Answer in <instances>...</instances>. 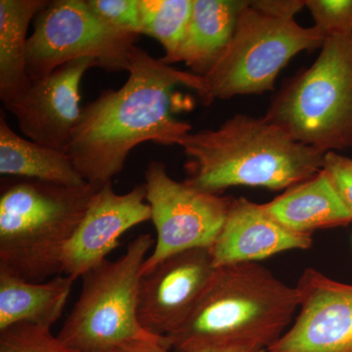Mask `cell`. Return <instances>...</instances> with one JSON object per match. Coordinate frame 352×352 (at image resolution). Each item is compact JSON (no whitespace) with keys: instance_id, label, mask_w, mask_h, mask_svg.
I'll list each match as a JSON object with an SVG mask.
<instances>
[{"instance_id":"19","label":"cell","mask_w":352,"mask_h":352,"mask_svg":"<svg viewBox=\"0 0 352 352\" xmlns=\"http://www.w3.org/2000/svg\"><path fill=\"white\" fill-rule=\"evenodd\" d=\"M46 0H0V99L4 107L31 87L27 72L28 30Z\"/></svg>"},{"instance_id":"5","label":"cell","mask_w":352,"mask_h":352,"mask_svg":"<svg viewBox=\"0 0 352 352\" xmlns=\"http://www.w3.org/2000/svg\"><path fill=\"white\" fill-rule=\"evenodd\" d=\"M324 154L352 147V34L326 38L311 66L285 83L264 116Z\"/></svg>"},{"instance_id":"14","label":"cell","mask_w":352,"mask_h":352,"mask_svg":"<svg viewBox=\"0 0 352 352\" xmlns=\"http://www.w3.org/2000/svg\"><path fill=\"white\" fill-rule=\"evenodd\" d=\"M311 234L294 233L264 212L263 205L232 199L224 226L210 248L215 267L256 263L291 250L312 247Z\"/></svg>"},{"instance_id":"7","label":"cell","mask_w":352,"mask_h":352,"mask_svg":"<svg viewBox=\"0 0 352 352\" xmlns=\"http://www.w3.org/2000/svg\"><path fill=\"white\" fill-rule=\"evenodd\" d=\"M141 234L115 261H104L82 275V288L58 339L78 352H113L146 333L138 317L143 263L154 245Z\"/></svg>"},{"instance_id":"6","label":"cell","mask_w":352,"mask_h":352,"mask_svg":"<svg viewBox=\"0 0 352 352\" xmlns=\"http://www.w3.org/2000/svg\"><path fill=\"white\" fill-rule=\"evenodd\" d=\"M325 36L295 18L276 15L258 0L245 2L226 51L203 76L199 97L204 105L241 95L274 90L280 72L298 53L321 48Z\"/></svg>"},{"instance_id":"2","label":"cell","mask_w":352,"mask_h":352,"mask_svg":"<svg viewBox=\"0 0 352 352\" xmlns=\"http://www.w3.org/2000/svg\"><path fill=\"white\" fill-rule=\"evenodd\" d=\"M298 307L296 287L261 264L222 266L188 319L163 340L173 352H261L288 330Z\"/></svg>"},{"instance_id":"21","label":"cell","mask_w":352,"mask_h":352,"mask_svg":"<svg viewBox=\"0 0 352 352\" xmlns=\"http://www.w3.org/2000/svg\"><path fill=\"white\" fill-rule=\"evenodd\" d=\"M0 352H78L64 344L51 329L18 324L0 332Z\"/></svg>"},{"instance_id":"25","label":"cell","mask_w":352,"mask_h":352,"mask_svg":"<svg viewBox=\"0 0 352 352\" xmlns=\"http://www.w3.org/2000/svg\"><path fill=\"white\" fill-rule=\"evenodd\" d=\"M113 352H170V349L164 344L163 338L146 333L143 337L124 342Z\"/></svg>"},{"instance_id":"16","label":"cell","mask_w":352,"mask_h":352,"mask_svg":"<svg viewBox=\"0 0 352 352\" xmlns=\"http://www.w3.org/2000/svg\"><path fill=\"white\" fill-rule=\"evenodd\" d=\"M247 0H194L188 27L168 65L183 62L201 78L226 51Z\"/></svg>"},{"instance_id":"9","label":"cell","mask_w":352,"mask_h":352,"mask_svg":"<svg viewBox=\"0 0 352 352\" xmlns=\"http://www.w3.org/2000/svg\"><path fill=\"white\" fill-rule=\"evenodd\" d=\"M145 186L157 241L151 256L143 263L142 276L175 254L214 245L232 199L176 182L161 161L148 164Z\"/></svg>"},{"instance_id":"1","label":"cell","mask_w":352,"mask_h":352,"mask_svg":"<svg viewBox=\"0 0 352 352\" xmlns=\"http://www.w3.org/2000/svg\"><path fill=\"white\" fill-rule=\"evenodd\" d=\"M129 60L126 83L105 90L82 109L65 149L83 179L96 186L112 183L141 143L182 146L192 126L173 113L176 88L198 95L204 88L201 76L164 64L138 46Z\"/></svg>"},{"instance_id":"17","label":"cell","mask_w":352,"mask_h":352,"mask_svg":"<svg viewBox=\"0 0 352 352\" xmlns=\"http://www.w3.org/2000/svg\"><path fill=\"white\" fill-rule=\"evenodd\" d=\"M76 280L66 275L34 283L0 266V332L18 324L51 329L61 318Z\"/></svg>"},{"instance_id":"18","label":"cell","mask_w":352,"mask_h":352,"mask_svg":"<svg viewBox=\"0 0 352 352\" xmlns=\"http://www.w3.org/2000/svg\"><path fill=\"white\" fill-rule=\"evenodd\" d=\"M0 175L71 187L87 184L66 152L18 135L9 126L3 110L0 111Z\"/></svg>"},{"instance_id":"13","label":"cell","mask_w":352,"mask_h":352,"mask_svg":"<svg viewBox=\"0 0 352 352\" xmlns=\"http://www.w3.org/2000/svg\"><path fill=\"white\" fill-rule=\"evenodd\" d=\"M151 220L146 186L135 185L126 194L116 193L112 183L97 190L85 217L62 254V272L78 279L106 261L119 245L122 234Z\"/></svg>"},{"instance_id":"23","label":"cell","mask_w":352,"mask_h":352,"mask_svg":"<svg viewBox=\"0 0 352 352\" xmlns=\"http://www.w3.org/2000/svg\"><path fill=\"white\" fill-rule=\"evenodd\" d=\"M92 11L109 27L140 36L138 0H85Z\"/></svg>"},{"instance_id":"26","label":"cell","mask_w":352,"mask_h":352,"mask_svg":"<svg viewBox=\"0 0 352 352\" xmlns=\"http://www.w3.org/2000/svg\"><path fill=\"white\" fill-rule=\"evenodd\" d=\"M219 352H249V351H219Z\"/></svg>"},{"instance_id":"27","label":"cell","mask_w":352,"mask_h":352,"mask_svg":"<svg viewBox=\"0 0 352 352\" xmlns=\"http://www.w3.org/2000/svg\"><path fill=\"white\" fill-rule=\"evenodd\" d=\"M261 352H266V351H261Z\"/></svg>"},{"instance_id":"10","label":"cell","mask_w":352,"mask_h":352,"mask_svg":"<svg viewBox=\"0 0 352 352\" xmlns=\"http://www.w3.org/2000/svg\"><path fill=\"white\" fill-rule=\"evenodd\" d=\"M296 289L295 321L266 352H352V284L307 268Z\"/></svg>"},{"instance_id":"15","label":"cell","mask_w":352,"mask_h":352,"mask_svg":"<svg viewBox=\"0 0 352 352\" xmlns=\"http://www.w3.org/2000/svg\"><path fill=\"white\" fill-rule=\"evenodd\" d=\"M263 208L271 219L294 233L346 226L352 214L322 168L307 182L287 190Z\"/></svg>"},{"instance_id":"11","label":"cell","mask_w":352,"mask_h":352,"mask_svg":"<svg viewBox=\"0 0 352 352\" xmlns=\"http://www.w3.org/2000/svg\"><path fill=\"white\" fill-rule=\"evenodd\" d=\"M208 248L170 256L141 278L138 317L145 332L164 338L188 319L214 276Z\"/></svg>"},{"instance_id":"3","label":"cell","mask_w":352,"mask_h":352,"mask_svg":"<svg viewBox=\"0 0 352 352\" xmlns=\"http://www.w3.org/2000/svg\"><path fill=\"white\" fill-rule=\"evenodd\" d=\"M185 182L219 195L235 186L289 189L323 168L325 154L300 144L265 118L237 113L217 129L183 140Z\"/></svg>"},{"instance_id":"22","label":"cell","mask_w":352,"mask_h":352,"mask_svg":"<svg viewBox=\"0 0 352 352\" xmlns=\"http://www.w3.org/2000/svg\"><path fill=\"white\" fill-rule=\"evenodd\" d=\"M305 7L325 38L352 34V0H305Z\"/></svg>"},{"instance_id":"24","label":"cell","mask_w":352,"mask_h":352,"mask_svg":"<svg viewBox=\"0 0 352 352\" xmlns=\"http://www.w3.org/2000/svg\"><path fill=\"white\" fill-rule=\"evenodd\" d=\"M323 168L333 187L352 214V159L337 152H328L324 156Z\"/></svg>"},{"instance_id":"4","label":"cell","mask_w":352,"mask_h":352,"mask_svg":"<svg viewBox=\"0 0 352 352\" xmlns=\"http://www.w3.org/2000/svg\"><path fill=\"white\" fill-rule=\"evenodd\" d=\"M100 186L6 177L0 194V266L41 283L62 272V254Z\"/></svg>"},{"instance_id":"12","label":"cell","mask_w":352,"mask_h":352,"mask_svg":"<svg viewBox=\"0 0 352 352\" xmlns=\"http://www.w3.org/2000/svg\"><path fill=\"white\" fill-rule=\"evenodd\" d=\"M99 67L91 58L75 60L32 82L19 99L6 106L21 132L34 142L65 151L80 122V85L88 69Z\"/></svg>"},{"instance_id":"20","label":"cell","mask_w":352,"mask_h":352,"mask_svg":"<svg viewBox=\"0 0 352 352\" xmlns=\"http://www.w3.org/2000/svg\"><path fill=\"white\" fill-rule=\"evenodd\" d=\"M194 0H138L140 34L151 36L162 44L168 65L177 52L188 27Z\"/></svg>"},{"instance_id":"8","label":"cell","mask_w":352,"mask_h":352,"mask_svg":"<svg viewBox=\"0 0 352 352\" xmlns=\"http://www.w3.org/2000/svg\"><path fill=\"white\" fill-rule=\"evenodd\" d=\"M34 20L27 50L31 82L82 58L96 60L108 72L129 69L138 34L109 27L90 10L85 0L48 1Z\"/></svg>"}]
</instances>
